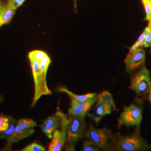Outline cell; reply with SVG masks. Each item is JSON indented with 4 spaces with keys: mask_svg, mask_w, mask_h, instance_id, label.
<instances>
[{
    "mask_svg": "<svg viewBox=\"0 0 151 151\" xmlns=\"http://www.w3.org/2000/svg\"><path fill=\"white\" fill-rule=\"evenodd\" d=\"M29 60L30 61L35 86L34 96L31 105V107H34L38 100L42 96L52 94L47 83V73L51 63V60L47 54L39 62L32 59Z\"/></svg>",
    "mask_w": 151,
    "mask_h": 151,
    "instance_id": "6da1fadb",
    "label": "cell"
},
{
    "mask_svg": "<svg viewBox=\"0 0 151 151\" xmlns=\"http://www.w3.org/2000/svg\"><path fill=\"white\" fill-rule=\"evenodd\" d=\"M111 146L114 151H143L149 150L151 146L140 134L139 127L131 135H122L116 132L113 134Z\"/></svg>",
    "mask_w": 151,
    "mask_h": 151,
    "instance_id": "7a4b0ae2",
    "label": "cell"
},
{
    "mask_svg": "<svg viewBox=\"0 0 151 151\" xmlns=\"http://www.w3.org/2000/svg\"><path fill=\"white\" fill-rule=\"evenodd\" d=\"M85 129L84 116H71L67 129L65 151L75 150L76 145L83 137Z\"/></svg>",
    "mask_w": 151,
    "mask_h": 151,
    "instance_id": "3957f363",
    "label": "cell"
},
{
    "mask_svg": "<svg viewBox=\"0 0 151 151\" xmlns=\"http://www.w3.org/2000/svg\"><path fill=\"white\" fill-rule=\"evenodd\" d=\"M143 104L141 99L136 98L134 102L129 106L125 107L118 119V127L125 125L126 127H140L142 120Z\"/></svg>",
    "mask_w": 151,
    "mask_h": 151,
    "instance_id": "277c9868",
    "label": "cell"
},
{
    "mask_svg": "<svg viewBox=\"0 0 151 151\" xmlns=\"http://www.w3.org/2000/svg\"><path fill=\"white\" fill-rule=\"evenodd\" d=\"M116 110L113 95L108 91H104L98 95L97 103L93 111L87 115L97 125L104 116L110 114Z\"/></svg>",
    "mask_w": 151,
    "mask_h": 151,
    "instance_id": "5b68a950",
    "label": "cell"
},
{
    "mask_svg": "<svg viewBox=\"0 0 151 151\" xmlns=\"http://www.w3.org/2000/svg\"><path fill=\"white\" fill-rule=\"evenodd\" d=\"M112 136L110 130L106 128L96 129L92 123L90 124L86 134L89 140L95 143L101 150L105 151L113 150L111 146Z\"/></svg>",
    "mask_w": 151,
    "mask_h": 151,
    "instance_id": "8992f818",
    "label": "cell"
},
{
    "mask_svg": "<svg viewBox=\"0 0 151 151\" xmlns=\"http://www.w3.org/2000/svg\"><path fill=\"white\" fill-rule=\"evenodd\" d=\"M151 87L150 71L145 65L141 67L140 70L131 79L129 88L133 90L139 96L145 95L150 91Z\"/></svg>",
    "mask_w": 151,
    "mask_h": 151,
    "instance_id": "52a82bcc",
    "label": "cell"
},
{
    "mask_svg": "<svg viewBox=\"0 0 151 151\" xmlns=\"http://www.w3.org/2000/svg\"><path fill=\"white\" fill-rule=\"evenodd\" d=\"M61 125L60 130H55L53 134L52 140L49 144V151H60L65 146L67 139V133L70 119L61 111Z\"/></svg>",
    "mask_w": 151,
    "mask_h": 151,
    "instance_id": "ba28073f",
    "label": "cell"
},
{
    "mask_svg": "<svg viewBox=\"0 0 151 151\" xmlns=\"http://www.w3.org/2000/svg\"><path fill=\"white\" fill-rule=\"evenodd\" d=\"M37 126L36 122L30 118H20L17 120L12 135L11 143H16L34 133V128Z\"/></svg>",
    "mask_w": 151,
    "mask_h": 151,
    "instance_id": "9c48e42d",
    "label": "cell"
},
{
    "mask_svg": "<svg viewBox=\"0 0 151 151\" xmlns=\"http://www.w3.org/2000/svg\"><path fill=\"white\" fill-rule=\"evenodd\" d=\"M145 60L146 52L142 48L135 49L132 52H129L124 60L126 70L128 72H133L145 65Z\"/></svg>",
    "mask_w": 151,
    "mask_h": 151,
    "instance_id": "30bf717a",
    "label": "cell"
},
{
    "mask_svg": "<svg viewBox=\"0 0 151 151\" xmlns=\"http://www.w3.org/2000/svg\"><path fill=\"white\" fill-rule=\"evenodd\" d=\"M61 120V111L57 109L55 113L44 120L41 125L42 132L49 139H52L54 131L60 127Z\"/></svg>",
    "mask_w": 151,
    "mask_h": 151,
    "instance_id": "8fae6325",
    "label": "cell"
},
{
    "mask_svg": "<svg viewBox=\"0 0 151 151\" xmlns=\"http://www.w3.org/2000/svg\"><path fill=\"white\" fill-rule=\"evenodd\" d=\"M98 95L82 102H71V106L68 110V114L70 116H84L88 113L92 106L97 102Z\"/></svg>",
    "mask_w": 151,
    "mask_h": 151,
    "instance_id": "7c38bea8",
    "label": "cell"
},
{
    "mask_svg": "<svg viewBox=\"0 0 151 151\" xmlns=\"http://www.w3.org/2000/svg\"><path fill=\"white\" fill-rule=\"evenodd\" d=\"M17 123V120L14 119L12 116H10V124L9 128L5 131L1 133L0 138L5 139L7 141L6 148L7 150H10L11 149V146L12 144L11 143V139L15 129Z\"/></svg>",
    "mask_w": 151,
    "mask_h": 151,
    "instance_id": "4fadbf2b",
    "label": "cell"
},
{
    "mask_svg": "<svg viewBox=\"0 0 151 151\" xmlns=\"http://www.w3.org/2000/svg\"><path fill=\"white\" fill-rule=\"evenodd\" d=\"M58 91L61 92H65L67 93L70 98L71 102H82L91 99L95 96L96 93H88L84 95H76L75 93L70 91L68 89L65 87H60L58 88Z\"/></svg>",
    "mask_w": 151,
    "mask_h": 151,
    "instance_id": "5bb4252c",
    "label": "cell"
},
{
    "mask_svg": "<svg viewBox=\"0 0 151 151\" xmlns=\"http://www.w3.org/2000/svg\"><path fill=\"white\" fill-rule=\"evenodd\" d=\"M15 11L16 10L15 9L8 7L5 5V7L0 19V27L4 25L8 24L10 22L15 15Z\"/></svg>",
    "mask_w": 151,
    "mask_h": 151,
    "instance_id": "9a60e30c",
    "label": "cell"
},
{
    "mask_svg": "<svg viewBox=\"0 0 151 151\" xmlns=\"http://www.w3.org/2000/svg\"><path fill=\"white\" fill-rule=\"evenodd\" d=\"M148 29H149V25H148V27H146V29L144 30V31L140 34V36L139 37V38L137 39V40L136 41L135 43L132 46V47L129 49V52H132V51L135 50V49L143 47L144 41H145V39L146 38V34L148 32Z\"/></svg>",
    "mask_w": 151,
    "mask_h": 151,
    "instance_id": "2e32d148",
    "label": "cell"
},
{
    "mask_svg": "<svg viewBox=\"0 0 151 151\" xmlns=\"http://www.w3.org/2000/svg\"><path fill=\"white\" fill-rule=\"evenodd\" d=\"M101 149L95 143L91 140H85L81 149L82 151H99Z\"/></svg>",
    "mask_w": 151,
    "mask_h": 151,
    "instance_id": "e0dca14e",
    "label": "cell"
},
{
    "mask_svg": "<svg viewBox=\"0 0 151 151\" xmlns=\"http://www.w3.org/2000/svg\"><path fill=\"white\" fill-rule=\"evenodd\" d=\"M46 54L47 53L42 50H36L29 52L28 57L29 59H32L39 62Z\"/></svg>",
    "mask_w": 151,
    "mask_h": 151,
    "instance_id": "ac0fdd59",
    "label": "cell"
},
{
    "mask_svg": "<svg viewBox=\"0 0 151 151\" xmlns=\"http://www.w3.org/2000/svg\"><path fill=\"white\" fill-rule=\"evenodd\" d=\"M10 124V116L0 115V133L7 129Z\"/></svg>",
    "mask_w": 151,
    "mask_h": 151,
    "instance_id": "d6986e66",
    "label": "cell"
},
{
    "mask_svg": "<svg viewBox=\"0 0 151 151\" xmlns=\"http://www.w3.org/2000/svg\"><path fill=\"white\" fill-rule=\"evenodd\" d=\"M22 151H45L46 149L45 148L39 144L38 143L34 142L28 146L24 148Z\"/></svg>",
    "mask_w": 151,
    "mask_h": 151,
    "instance_id": "ffe728a7",
    "label": "cell"
},
{
    "mask_svg": "<svg viewBox=\"0 0 151 151\" xmlns=\"http://www.w3.org/2000/svg\"><path fill=\"white\" fill-rule=\"evenodd\" d=\"M146 12L145 20L150 21L151 19V3L150 0H141Z\"/></svg>",
    "mask_w": 151,
    "mask_h": 151,
    "instance_id": "44dd1931",
    "label": "cell"
},
{
    "mask_svg": "<svg viewBox=\"0 0 151 151\" xmlns=\"http://www.w3.org/2000/svg\"><path fill=\"white\" fill-rule=\"evenodd\" d=\"M26 0H6L5 4L6 6L12 8L16 10V9L22 6Z\"/></svg>",
    "mask_w": 151,
    "mask_h": 151,
    "instance_id": "7402d4cb",
    "label": "cell"
},
{
    "mask_svg": "<svg viewBox=\"0 0 151 151\" xmlns=\"http://www.w3.org/2000/svg\"><path fill=\"white\" fill-rule=\"evenodd\" d=\"M151 47V29L149 26L148 32L146 34V38L143 43V47L148 48Z\"/></svg>",
    "mask_w": 151,
    "mask_h": 151,
    "instance_id": "603a6c76",
    "label": "cell"
},
{
    "mask_svg": "<svg viewBox=\"0 0 151 151\" xmlns=\"http://www.w3.org/2000/svg\"><path fill=\"white\" fill-rule=\"evenodd\" d=\"M4 7H5V4L2 1H0V19H1L2 13L4 9Z\"/></svg>",
    "mask_w": 151,
    "mask_h": 151,
    "instance_id": "cb8c5ba5",
    "label": "cell"
},
{
    "mask_svg": "<svg viewBox=\"0 0 151 151\" xmlns=\"http://www.w3.org/2000/svg\"><path fill=\"white\" fill-rule=\"evenodd\" d=\"M149 96H148V99H149V101L151 103V87L150 88V91H149Z\"/></svg>",
    "mask_w": 151,
    "mask_h": 151,
    "instance_id": "d4e9b609",
    "label": "cell"
},
{
    "mask_svg": "<svg viewBox=\"0 0 151 151\" xmlns=\"http://www.w3.org/2000/svg\"><path fill=\"white\" fill-rule=\"evenodd\" d=\"M4 98L2 96V95L0 93V103H4Z\"/></svg>",
    "mask_w": 151,
    "mask_h": 151,
    "instance_id": "484cf974",
    "label": "cell"
},
{
    "mask_svg": "<svg viewBox=\"0 0 151 151\" xmlns=\"http://www.w3.org/2000/svg\"><path fill=\"white\" fill-rule=\"evenodd\" d=\"M148 25L150 26V27H151V19L149 21V24H148Z\"/></svg>",
    "mask_w": 151,
    "mask_h": 151,
    "instance_id": "4316f807",
    "label": "cell"
},
{
    "mask_svg": "<svg viewBox=\"0 0 151 151\" xmlns=\"http://www.w3.org/2000/svg\"><path fill=\"white\" fill-rule=\"evenodd\" d=\"M73 1H74V2H75V4L76 5V1H77V0H73Z\"/></svg>",
    "mask_w": 151,
    "mask_h": 151,
    "instance_id": "83f0119b",
    "label": "cell"
},
{
    "mask_svg": "<svg viewBox=\"0 0 151 151\" xmlns=\"http://www.w3.org/2000/svg\"><path fill=\"white\" fill-rule=\"evenodd\" d=\"M150 2H151V0H150Z\"/></svg>",
    "mask_w": 151,
    "mask_h": 151,
    "instance_id": "f1b7e54d",
    "label": "cell"
},
{
    "mask_svg": "<svg viewBox=\"0 0 151 151\" xmlns=\"http://www.w3.org/2000/svg\"></svg>",
    "mask_w": 151,
    "mask_h": 151,
    "instance_id": "f546056e",
    "label": "cell"
}]
</instances>
